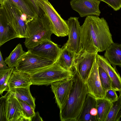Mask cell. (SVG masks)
Returning a JSON list of instances; mask_svg holds the SVG:
<instances>
[{
	"label": "cell",
	"mask_w": 121,
	"mask_h": 121,
	"mask_svg": "<svg viewBox=\"0 0 121 121\" xmlns=\"http://www.w3.org/2000/svg\"><path fill=\"white\" fill-rule=\"evenodd\" d=\"M81 27V49L78 54L103 52L114 43L108 23L104 18L87 16Z\"/></svg>",
	"instance_id": "obj_1"
},
{
	"label": "cell",
	"mask_w": 121,
	"mask_h": 121,
	"mask_svg": "<svg viewBox=\"0 0 121 121\" xmlns=\"http://www.w3.org/2000/svg\"><path fill=\"white\" fill-rule=\"evenodd\" d=\"M73 84L68 98L60 109L61 121H77L88 93L85 82L74 70Z\"/></svg>",
	"instance_id": "obj_2"
},
{
	"label": "cell",
	"mask_w": 121,
	"mask_h": 121,
	"mask_svg": "<svg viewBox=\"0 0 121 121\" xmlns=\"http://www.w3.org/2000/svg\"><path fill=\"white\" fill-rule=\"evenodd\" d=\"M40 11L38 16L27 24V37L24 44L28 49L44 41L51 40V35L54 33L51 21L40 8Z\"/></svg>",
	"instance_id": "obj_3"
},
{
	"label": "cell",
	"mask_w": 121,
	"mask_h": 121,
	"mask_svg": "<svg viewBox=\"0 0 121 121\" xmlns=\"http://www.w3.org/2000/svg\"><path fill=\"white\" fill-rule=\"evenodd\" d=\"M0 14L15 30L18 38L27 37L26 16L14 5L7 1L0 4Z\"/></svg>",
	"instance_id": "obj_4"
},
{
	"label": "cell",
	"mask_w": 121,
	"mask_h": 121,
	"mask_svg": "<svg viewBox=\"0 0 121 121\" xmlns=\"http://www.w3.org/2000/svg\"><path fill=\"white\" fill-rule=\"evenodd\" d=\"M32 85L48 86L57 81L73 78V72L67 70L54 63L31 75Z\"/></svg>",
	"instance_id": "obj_5"
},
{
	"label": "cell",
	"mask_w": 121,
	"mask_h": 121,
	"mask_svg": "<svg viewBox=\"0 0 121 121\" xmlns=\"http://www.w3.org/2000/svg\"><path fill=\"white\" fill-rule=\"evenodd\" d=\"M54 63L51 60L32 53L28 50L19 60L15 69L31 75Z\"/></svg>",
	"instance_id": "obj_6"
},
{
	"label": "cell",
	"mask_w": 121,
	"mask_h": 121,
	"mask_svg": "<svg viewBox=\"0 0 121 121\" xmlns=\"http://www.w3.org/2000/svg\"><path fill=\"white\" fill-rule=\"evenodd\" d=\"M36 2L52 22L54 29V34L58 37L68 35L69 29L66 21L61 17L48 0H36Z\"/></svg>",
	"instance_id": "obj_7"
},
{
	"label": "cell",
	"mask_w": 121,
	"mask_h": 121,
	"mask_svg": "<svg viewBox=\"0 0 121 121\" xmlns=\"http://www.w3.org/2000/svg\"><path fill=\"white\" fill-rule=\"evenodd\" d=\"M98 52H86L76 54L74 61V70L85 82L95 61Z\"/></svg>",
	"instance_id": "obj_8"
},
{
	"label": "cell",
	"mask_w": 121,
	"mask_h": 121,
	"mask_svg": "<svg viewBox=\"0 0 121 121\" xmlns=\"http://www.w3.org/2000/svg\"><path fill=\"white\" fill-rule=\"evenodd\" d=\"M79 18L70 17L66 21L69 29V38L64 45L69 50L78 54L81 46V27Z\"/></svg>",
	"instance_id": "obj_9"
},
{
	"label": "cell",
	"mask_w": 121,
	"mask_h": 121,
	"mask_svg": "<svg viewBox=\"0 0 121 121\" xmlns=\"http://www.w3.org/2000/svg\"><path fill=\"white\" fill-rule=\"evenodd\" d=\"M98 68L96 59L85 82L88 93L96 99L104 98L106 91L102 85L99 78Z\"/></svg>",
	"instance_id": "obj_10"
},
{
	"label": "cell",
	"mask_w": 121,
	"mask_h": 121,
	"mask_svg": "<svg viewBox=\"0 0 121 121\" xmlns=\"http://www.w3.org/2000/svg\"><path fill=\"white\" fill-rule=\"evenodd\" d=\"M73 78L57 81L51 84L56 102L59 109L68 98L73 86Z\"/></svg>",
	"instance_id": "obj_11"
},
{
	"label": "cell",
	"mask_w": 121,
	"mask_h": 121,
	"mask_svg": "<svg viewBox=\"0 0 121 121\" xmlns=\"http://www.w3.org/2000/svg\"><path fill=\"white\" fill-rule=\"evenodd\" d=\"M100 1L98 0H72L70 3L72 9L83 17L88 16L100 15Z\"/></svg>",
	"instance_id": "obj_12"
},
{
	"label": "cell",
	"mask_w": 121,
	"mask_h": 121,
	"mask_svg": "<svg viewBox=\"0 0 121 121\" xmlns=\"http://www.w3.org/2000/svg\"><path fill=\"white\" fill-rule=\"evenodd\" d=\"M61 50L58 45L51 40L43 41L34 47L28 49L32 53L51 60L56 61Z\"/></svg>",
	"instance_id": "obj_13"
},
{
	"label": "cell",
	"mask_w": 121,
	"mask_h": 121,
	"mask_svg": "<svg viewBox=\"0 0 121 121\" xmlns=\"http://www.w3.org/2000/svg\"><path fill=\"white\" fill-rule=\"evenodd\" d=\"M8 92L5 111L6 121H29L24 117L17 98L11 91Z\"/></svg>",
	"instance_id": "obj_14"
},
{
	"label": "cell",
	"mask_w": 121,
	"mask_h": 121,
	"mask_svg": "<svg viewBox=\"0 0 121 121\" xmlns=\"http://www.w3.org/2000/svg\"><path fill=\"white\" fill-rule=\"evenodd\" d=\"M98 66L103 68L109 76L111 81V88L121 92V77L116 68L113 67L104 57L98 53L96 57Z\"/></svg>",
	"instance_id": "obj_15"
},
{
	"label": "cell",
	"mask_w": 121,
	"mask_h": 121,
	"mask_svg": "<svg viewBox=\"0 0 121 121\" xmlns=\"http://www.w3.org/2000/svg\"><path fill=\"white\" fill-rule=\"evenodd\" d=\"M32 85L29 74L14 69L8 82L9 91L15 88L26 87Z\"/></svg>",
	"instance_id": "obj_16"
},
{
	"label": "cell",
	"mask_w": 121,
	"mask_h": 121,
	"mask_svg": "<svg viewBox=\"0 0 121 121\" xmlns=\"http://www.w3.org/2000/svg\"><path fill=\"white\" fill-rule=\"evenodd\" d=\"M75 55L64 45L61 48L59 56L55 62L63 69L73 72L74 61Z\"/></svg>",
	"instance_id": "obj_17"
},
{
	"label": "cell",
	"mask_w": 121,
	"mask_h": 121,
	"mask_svg": "<svg viewBox=\"0 0 121 121\" xmlns=\"http://www.w3.org/2000/svg\"><path fill=\"white\" fill-rule=\"evenodd\" d=\"M15 6L26 15L29 22L38 16L31 0H4Z\"/></svg>",
	"instance_id": "obj_18"
},
{
	"label": "cell",
	"mask_w": 121,
	"mask_h": 121,
	"mask_svg": "<svg viewBox=\"0 0 121 121\" xmlns=\"http://www.w3.org/2000/svg\"><path fill=\"white\" fill-rule=\"evenodd\" d=\"M104 57L112 66L117 65L121 67V44L113 43L106 50Z\"/></svg>",
	"instance_id": "obj_19"
},
{
	"label": "cell",
	"mask_w": 121,
	"mask_h": 121,
	"mask_svg": "<svg viewBox=\"0 0 121 121\" xmlns=\"http://www.w3.org/2000/svg\"><path fill=\"white\" fill-rule=\"evenodd\" d=\"M18 36L14 29L0 15V46Z\"/></svg>",
	"instance_id": "obj_20"
},
{
	"label": "cell",
	"mask_w": 121,
	"mask_h": 121,
	"mask_svg": "<svg viewBox=\"0 0 121 121\" xmlns=\"http://www.w3.org/2000/svg\"><path fill=\"white\" fill-rule=\"evenodd\" d=\"M96 99L88 93L77 121H97L90 114L92 109L96 107Z\"/></svg>",
	"instance_id": "obj_21"
},
{
	"label": "cell",
	"mask_w": 121,
	"mask_h": 121,
	"mask_svg": "<svg viewBox=\"0 0 121 121\" xmlns=\"http://www.w3.org/2000/svg\"><path fill=\"white\" fill-rule=\"evenodd\" d=\"M30 85L26 87H21L13 89L11 91L17 99L25 102L35 110L36 105L35 98L33 97L30 92Z\"/></svg>",
	"instance_id": "obj_22"
},
{
	"label": "cell",
	"mask_w": 121,
	"mask_h": 121,
	"mask_svg": "<svg viewBox=\"0 0 121 121\" xmlns=\"http://www.w3.org/2000/svg\"><path fill=\"white\" fill-rule=\"evenodd\" d=\"M112 102L105 98L96 99L98 121H105L111 107Z\"/></svg>",
	"instance_id": "obj_23"
},
{
	"label": "cell",
	"mask_w": 121,
	"mask_h": 121,
	"mask_svg": "<svg viewBox=\"0 0 121 121\" xmlns=\"http://www.w3.org/2000/svg\"><path fill=\"white\" fill-rule=\"evenodd\" d=\"M25 52L23 50L22 45L19 43L9 56L5 59L4 61L6 64L10 68L16 67L19 60Z\"/></svg>",
	"instance_id": "obj_24"
},
{
	"label": "cell",
	"mask_w": 121,
	"mask_h": 121,
	"mask_svg": "<svg viewBox=\"0 0 121 121\" xmlns=\"http://www.w3.org/2000/svg\"><path fill=\"white\" fill-rule=\"evenodd\" d=\"M121 117V92L117 99L112 104L105 121H119Z\"/></svg>",
	"instance_id": "obj_25"
},
{
	"label": "cell",
	"mask_w": 121,
	"mask_h": 121,
	"mask_svg": "<svg viewBox=\"0 0 121 121\" xmlns=\"http://www.w3.org/2000/svg\"><path fill=\"white\" fill-rule=\"evenodd\" d=\"M14 69L9 67L0 70V94L1 95L5 91H9L8 84L9 78Z\"/></svg>",
	"instance_id": "obj_26"
},
{
	"label": "cell",
	"mask_w": 121,
	"mask_h": 121,
	"mask_svg": "<svg viewBox=\"0 0 121 121\" xmlns=\"http://www.w3.org/2000/svg\"><path fill=\"white\" fill-rule=\"evenodd\" d=\"M98 69L100 79L103 87L106 90L112 89L111 81L108 74L100 66H98Z\"/></svg>",
	"instance_id": "obj_27"
},
{
	"label": "cell",
	"mask_w": 121,
	"mask_h": 121,
	"mask_svg": "<svg viewBox=\"0 0 121 121\" xmlns=\"http://www.w3.org/2000/svg\"><path fill=\"white\" fill-rule=\"evenodd\" d=\"M17 99L20 103L24 117L28 119L29 121H31V118L35 113V110L28 104L19 99Z\"/></svg>",
	"instance_id": "obj_28"
},
{
	"label": "cell",
	"mask_w": 121,
	"mask_h": 121,
	"mask_svg": "<svg viewBox=\"0 0 121 121\" xmlns=\"http://www.w3.org/2000/svg\"><path fill=\"white\" fill-rule=\"evenodd\" d=\"M8 95V92L4 96L0 98V121H6L5 117L6 102Z\"/></svg>",
	"instance_id": "obj_29"
},
{
	"label": "cell",
	"mask_w": 121,
	"mask_h": 121,
	"mask_svg": "<svg viewBox=\"0 0 121 121\" xmlns=\"http://www.w3.org/2000/svg\"><path fill=\"white\" fill-rule=\"evenodd\" d=\"M116 92V91L112 89L106 90L104 98L112 102L116 101L118 97Z\"/></svg>",
	"instance_id": "obj_30"
},
{
	"label": "cell",
	"mask_w": 121,
	"mask_h": 121,
	"mask_svg": "<svg viewBox=\"0 0 121 121\" xmlns=\"http://www.w3.org/2000/svg\"><path fill=\"white\" fill-rule=\"evenodd\" d=\"M107 4L114 10L117 11L121 8V0H98Z\"/></svg>",
	"instance_id": "obj_31"
},
{
	"label": "cell",
	"mask_w": 121,
	"mask_h": 121,
	"mask_svg": "<svg viewBox=\"0 0 121 121\" xmlns=\"http://www.w3.org/2000/svg\"><path fill=\"white\" fill-rule=\"evenodd\" d=\"M4 60L1 51H0V70H3L8 68Z\"/></svg>",
	"instance_id": "obj_32"
},
{
	"label": "cell",
	"mask_w": 121,
	"mask_h": 121,
	"mask_svg": "<svg viewBox=\"0 0 121 121\" xmlns=\"http://www.w3.org/2000/svg\"><path fill=\"white\" fill-rule=\"evenodd\" d=\"M42 118L40 116L39 112L37 111L35 113L34 115L31 117V121H43Z\"/></svg>",
	"instance_id": "obj_33"
},
{
	"label": "cell",
	"mask_w": 121,
	"mask_h": 121,
	"mask_svg": "<svg viewBox=\"0 0 121 121\" xmlns=\"http://www.w3.org/2000/svg\"><path fill=\"white\" fill-rule=\"evenodd\" d=\"M31 0L33 5L38 15L40 12V8L38 5L36 3V0Z\"/></svg>",
	"instance_id": "obj_34"
},
{
	"label": "cell",
	"mask_w": 121,
	"mask_h": 121,
	"mask_svg": "<svg viewBox=\"0 0 121 121\" xmlns=\"http://www.w3.org/2000/svg\"><path fill=\"white\" fill-rule=\"evenodd\" d=\"M4 1V0H0V4H2Z\"/></svg>",
	"instance_id": "obj_35"
},
{
	"label": "cell",
	"mask_w": 121,
	"mask_h": 121,
	"mask_svg": "<svg viewBox=\"0 0 121 121\" xmlns=\"http://www.w3.org/2000/svg\"></svg>",
	"instance_id": "obj_36"
}]
</instances>
